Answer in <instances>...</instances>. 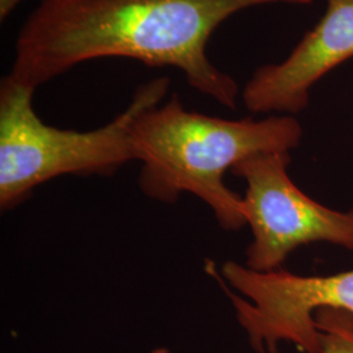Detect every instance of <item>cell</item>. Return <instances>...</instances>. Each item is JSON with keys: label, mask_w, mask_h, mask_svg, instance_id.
Returning a JSON list of instances; mask_svg holds the SVG:
<instances>
[{"label": "cell", "mask_w": 353, "mask_h": 353, "mask_svg": "<svg viewBox=\"0 0 353 353\" xmlns=\"http://www.w3.org/2000/svg\"><path fill=\"white\" fill-rule=\"evenodd\" d=\"M312 0H41L21 26L8 75L37 89L77 64L128 58L174 67L191 88L236 109L237 81L214 65L207 45L234 13Z\"/></svg>", "instance_id": "cell-1"}, {"label": "cell", "mask_w": 353, "mask_h": 353, "mask_svg": "<svg viewBox=\"0 0 353 353\" xmlns=\"http://www.w3.org/2000/svg\"><path fill=\"white\" fill-rule=\"evenodd\" d=\"M301 139L303 127L292 115L230 121L190 112L176 93L140 114L131 128L141 192L165 204L195 195L229 232L248 223L243 198L224 182L228 170L254 154L290 152Z\"/></svg>", "instance_id": "cell-2"}, {"label": "cell", "mask_w": 353, "mask_h": 353, "mask_svg": "<svg viewBox=\"0 0 353 353\" xmlns=\"http://www.w3.org/2000/svg\"><path fill=\"white\" fill-rule=\"evenodd\" d=\"M166 76L140 84L126 109L90 131L46 125L33 109L36 89L13 80L0 83V208L10 211L33 190L57 176H112L134 161L131 128L140 114L160 105Z\"/></svg>", "instance_id": "cell-3"}, {"label": "cell", "mask_w": 353, "mask_h": 353, "mask_svg": "<svg viewBox=\"0 0 353 353\" xmlns=\"http://www.w3.org/2000/svg\"><path fill=\"white\" fill-rule=\"evenodd\" d=\"M290 152L254 154L232 169L246 182L243 214L252 232L245 265L279 270L297 248L328 242L353 250V208L330 210L299 189L290 174Z\"/></svg>", "instance_id": "cell-4"}, {"label": "cell", "mask_w": 353, "mask_h": 353, "mask_svg": "<svg viewBox=\"0 0 353 353\" xmlns=\"http://www.w3.org/2000/svg\"><path fill=\"white\" fill-rule=\"evenodd\" d=\"M221 275L240 293L225 290L256 352L275 353L280 341H290L303 352L319 353L316 313L338 310L353 318V270L327 276H301L283 270L259 272L225 262Z\"/></svg>", "instance_id": "cell-5"}, {"label": "cell", "mask_w": 353, "mask_h": 353, "mask_svg": "<svg viewBox=\"0 0 353 353\" xmlns=\"http://www.w3.org/2000/svg\"><path fill=\"white\" fill-rule=\"evenodd\" d=\"M353 58V0H327L326 12L288 58L258 68L242 90L252 113L297 114L310 89L331 70Z\"/></svg>", "instance_id": "cell-6"}, {"label": "cell", "mask_w": 353, "mask_h": 353, "mask_svg": "<svg viewBox=\"0 0 353 353\" xmlns=\"http://www.w3.org/2000/svg\"><path fill=\"white\" fill-rule=\"evenodd\" d=\"M321 334V352L353 353V318L338 310H321L316 314Z\"/></svg>", "instance_id": "cell-7"}, {"label": "cell", "mask_w": 353, "mask_h": 353, "mask_svg": "<svg viewBox=\"0 0 353 353\" xmlns=\"http://www.w3.org/2000/svg\"><path fill=\"white\" fill-rule=\"evenodd\" d=\"M23 0H0V20L4 21Z\"/></svg>", "instance_id": "cell-8"}]
</instances>
